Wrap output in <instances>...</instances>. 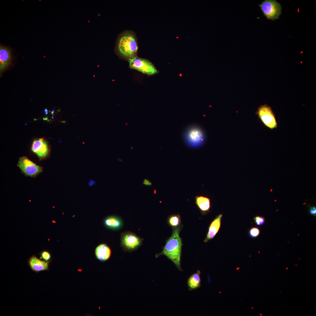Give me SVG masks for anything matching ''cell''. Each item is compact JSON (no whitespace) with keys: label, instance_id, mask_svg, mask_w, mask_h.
Here are the masks:
<instances>
[{"label":"cell","instance_id":"17","mask_svg":"<svg viewBox=\"0 0 316 316\" xmlns=\"http://www.w3.org/2000/svg\"><path fill=\"white\" fill-rule=\"evenodd\" d=\"M169 225L172 229L178 227L181 225V219L179 214H173L170 215L167 219Z\"/></svg>","mask_w":316,"mask_h":316},{"label":"cell","instance_id":"15","mask_svg":"<svg viewBox=\"0 0 316 316\" xmlns=\"http://www.w3.org/2000/svg\"><path fill=\"white\" fill-rule=\"evenodd\" d=\"M200 274V272L198 270L189 277L187 281L189 290H195L200 287L201 281Z\"/></svg>","mask_w":316,"mask_h":316},{"label":"cell","instance_id":"7","mask_svg":"<svg viewBox=\"0 0 316 316\" xmlns=\"http://www.w3.org/2000/svg\"><path fill=\"white\" fill-rule=\"evenodd\" d=\"M17 166L26 176L34 177L43 171L42 167L37 165L25 156L19 158Z\"/></svg>","mask_w":316,"mask_h":316},{"label":"cell","instance_id":"3","mask_svg":"<svg viewBox=\"0 0 316 316\" xmlns=\"http://www.w3.org/2000/svg\"><path fill=\"white\" fill-rule=\"evenodd\" d=\"M118 48L121 53L130 59L135 56L138 49L134 37L129 34L125 35L120 38Z\"/></svg>","mask_w":316,"mask_h":316},{"label":"cell","instance_id":"2","mask_svg":"<svg viewBox=\"0 0 316 316\" xmlns=\"http://www.w3.org/2000/svg\"><path fill=\"white\" fill-rule=\"evenodd\" d=\"M182 137L185 144L193 149L201 147L206 141L205 135L203 131L200 127L195 125L186 128L183 131Z\"/></svg>","mask_w":316,"mask_h":316},{"label":"cell","instance_id":"12","mask_svg":"<svg viewBox=\"0 0 316 316\" xmlns=\"http://www.w3.org/2000/svg\"><path fill=\"white\" fill-rule=\"evenodd\" d=\"M222 217V214H220L211 221L209 226L206 237L204 241V242H208L215 236L220 227Z\"/></svg>","mask_w":316,"mask_h":316},{"label":"cell","instance_id":"1","mask_svg":"<svg viewBox=\"0 0 316 316\" xmlns=\"http://www.w3.org/2000/svg\"><path fill=\"white\" fill-rule=\"evenodd\" d=\"M182 227V225L178 227L172 229V235L166 241L162 252L159 254L166 256L181 271L182 270L181 260L183 243L179 233Z\"/></svg>","mask_w":316,"mask_h":316},{"label":"cell","instance_id":"22","mask_svg":"<svg viewBox=\"0 0 316 316\" xmlns=\"http://www.w3.org/2000/svg\"><path fill=\"white\" fill-rule=\"evenodd\" d=\"M143 184L149 186L151 185L152 184L151 182H150L148 180L146 179H145L144 180Z\"/></svg>","mask_w":316,"mask_h":316},{"label":"cell","instance_id":"8","mask_svg":"<svg viewBox=\"0 0 316 316\" xmlns=\"http://www.w3.org/2000/svg\"><path fill=\"white\" fill-rule=\"evenodd\" d=\"M31 150L41 160L45 159L48 157L50 154V149L47 141L44 138H40L33 141Z\"/></svg>","mask_w":316,"mask_h":316},{"label":"cell","instance_id":"4","mask_svg":"<svg viewBox=\"0 0 316 316\" xmlns=\"http://www.w3.org/2000/svg\"><path fill=\"white\" fill-rule=\"evenodd\" d=\"M259 118L266 127L271 130L277 127L275 116L271 107L265 104L258 107L256 113Z\"/></svg>","mask_w":316,"mask_h":316},{"label":"cell","instance_id":"16","mask_svg":"<svg viewBox=\"0 0 316 316\" xmlns=\"http://www.w3.org/2000/svg\"><path fill=\"white\" fill-rule=\"evenodd\" d=\"M105 225L108 227L114 229L120 228L122 223L120 219L114 216L109 217L104 220Z\"/></svg>","mask_w":316,"mask_h":316},{"label":"cell","instance_id":"6","mask_svg":"<svg viewBox=\"0 0 316 316\" xmlns=\"http://www.w3.org/2000/svg\"><path fill=\"white\" fill-rule=\"evenodd\" d=\"M129 62L130 68L143 73L152 75L159 72L153 64L145 59L135 56L129 59Z\"/></svg>","mask_w":316,"mask_h":316},{"label":"cell","instance_id":"14","mask_svg":"<svg viewBox=\"0 0 316 316\" xmlns=\"http://www.w3.org/2000/svg\"><path fill=\"white\" fill-rule=\"evenodd\" d=\"M95 254L97 258L101 261H105L108 260L111 254L109 248L106 244H102L96 248Z\"/></svg>","mask_w":316,"mask_h":316},{"label":"cell","instance_id":"11","mask_svg":"<svg viewBox=\"0 0 316 316\" xmlns=\"http://www.w3.org/2000/svg\"><path fill=\"white\" fill-rule=\"evenodd\" d=\"M50 262L41 260L35 255H32L28 261V264L31 269L37 273L43 271H49Z\"/></svg>","mask_w":316,"mask_h":316},{"label":"cell","instance_id":"21","mask_svg":"<svg viewBox=\"0 0 316 316\" xmlns=\"http://www.w3.org/2000/svg\"><path fill=\"white\" fill-rule=\"evenodd\" d=\"M310 213L314 215H315L316 214V208L315 207H313L310 208Z\"/></svg>","mask_w":316,"mask_h":316},{"label":"cell","instance_id":"5","mask_svg":"<svg viewBox=\"0 0 316 316\" xmlns=\"http://www.w3.org/2000/svg\"><path fill=\"white\" fill-rule=\"evenodd\" d=\"M259 6L263 15L267 19L272 21L279 18L281 14V6L275 0H265Z\"/></svg>","mask_w":316,"mask_h":316},{"label":"cell","instance_id":"20","mask_svg":"<svg viewBox=\"0 0 316 316\" xmlns=\"http://www.w3.org/2000/svg\"><path fill=\"white\" fill-rule=\"evenodd\" d=\"M254 219L256 224L258 226L263 225L265 222V219L263 217L260 216H255Z\"/></svg>","mask_w":316,"mask_h":316},{"label":"cell","instance_id":"18","mask_svg":"<svg viewBox=\"0 0 316 316\" xmlns=\"http://www.w3.org/2000/svg\"><path fill=\"white\" fill-rule=\"evenodd\" d=\"M40 259L46 262H50L51 255L50 252L46 250L42 251L40 253Z\"/></svg>","mask_w":316,"mask_h":316},{"label":"cell","instance_id":"19","mask_svg":"<svg viewBox=\"0 0 316 316\" xmlns=\"http://www.w3.org/2000/svg\"><path fill=\"white\" fill-rule=\"evenodd\" d=\"M259 229L256 227L251 228L249 230V234L250 236L253 238L257 237L260 234Z\"/></svg>","mask_w":316,"mask_h":316},{"label":"cell","instance_id":"23","mask_svg":"<svg viewBox=\"0 0 316 316\" xmlns=\"http://www.w3.org/2000/svg\"><path fill=\"white\" fill-rule=\"evenodd\" d=\"M44 112L46 114H47L48 112V110L46 109L44 110Z\"/></svg>","mask_w":316,"mask_h":316},{"label":"cell","instance_id":"13","mask_svg":"<svg viewBox=\"0 0 316 316\" xmlns=\"http://www.w3.org/2000/svg\"><path fill=\"white\" fill-rule=\"evenodd\" d=\"M195 203L202 215L209 212L212 207L210 199L204 195H197L195 197Z\"/></svg>","mask_w":316,"mask_h":316},{"label":"cell","instance_id":"10","mask_svg":"<svg viewBox=\"0 0 316 316\" xmlns=\"http://www.w3.org/2000/svg\"><path fill=\"white\" fill-rule=\"evenodd\" d=\"M142 239L133 233H126L122 235L121 243L126 249L132 250L136 248L141 244Z\"/></svg>","mask_w":316,"mask_h":316},{"label":"cell","instance_id":"9","mask_svg":"<svg viewBox=\"0 0 316 316\" xmlns=\"http://www.w3.org/2000/svg\"><path fill=\"white\" fill-rule=\"evenodd\" d=\"M12 50L9 47L0 45V71L1 74L11 65L12 61Z\"/></svg>","mask_w":316,"mask_h":316}]
</instances>
